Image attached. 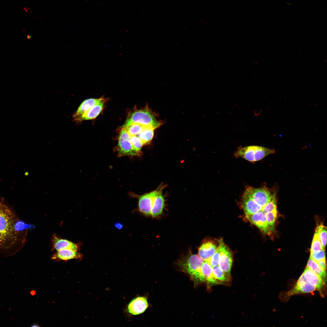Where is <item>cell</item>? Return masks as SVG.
<instances>
[{
	"mask_svg": "<svg viewBox=\"0 0 327 327\" xmlns=\"http://www.w3.org/2000/svg\"><path fill=\"white\" fill-rule=\"evenodd\" d=\"M164 187L160 186L155 190L139 197L138 209L141 213L146 215H150L154 200L157 195L162 192Z\"/></svg>",
	"mask_w": 327,
	"mask_h": 327,
	"instance_id": "6",
	"label": "cell"
},
{
	"mask_svg": "<svg viewBox=\"0 0 327 327\" xmlns=\"http://www.w3.org/2000/svg\"><path fill=\"white\" fill-rule=\"evenodd\" d=\"M104 100L103 97H101L89 98L84 100L74 114L73 116L74 120L76 121L79 117L91 107Z\"/></svg>",
	"mask_w": 327,
	"mask_h": 327,
	"instance_id": "14",
	"label": "cell"
},
{
	"mask_svg": "<svg viewBox=\"0 0 327 327\" xmlns=\"http://www.w3.org/2000/svg\"><path fill=\"white\" fill-rule=\"evenodd\" d=\"M275 152L274 150L266 147L250 146L239 148L234 155L236 157H241L250 162H254L260 160Z\"/></svg>",
	"mask_w": 327,
	"mask_h": 327,
	"instance_id": "4",
	"label": "cell"
},
{
	"mask_svg": "<svg viewBox=\"0 0 327 327\" xmlns=\"http://www.w3.org/2000/svg\"><path fill=\"white\" fill-rule=\"evenodd\" d=\"M306 267L317 274L321 278L324 285H325L326 281V270L323 269L310 256L308 261Z\"/></svg>",
	"mask_w": 327,
	"mask_h": 327,
	"instance_id": "21",
	"label": "cell"
},
{
	"mask_svg": "<svg viewBox=\"0 0 327 327\" xmlns=\"http://www.w3.org/2000/svg\"><path fill=\"white\" fill-rule=\"evenodd\" d=\"M316 290L315 288L306 281L303 273L300 276L295 285L286 293L287 296L297 294L309 293Z\"/></svg>",
	"mask_w": 327,
	"mask_h": 327,
	"instance_id": "11",
	"label": "cell"
},
{
	"mask_svg": "<svg viewBox=\"0 0 327 327\" xmlns=\"http://www.w3.org/2000/svg\"><path fill=\"white\" fill-rule=\"evenodd\" d=\"M201 269L205 281L208 284L215 285L221 283L216 278L213 272L212 267L206 262L203 261Z\"/></svg>",
	"mask_w": 327,
	"mask_h": 327,
	"instance_id": "19",
	"label": "cell"
},
{
	"mask_svg": "<svg viewBox=\"0 0 327 327\" xmlns=\"http://www.w3.org/2000/svg\"><path fill=\"white\" fill-rule=\"evenodd\" d=\"M242 206L246 215L255 213L262 210L263 208L256 203L245 191L242 196Z\"/></svg>",
	"mask_w": 327,
	"mask_h": 327,
	"instance_id": "13",
	"label": "cell"
},
{
	"mask_svg": "<svg viewBox=\"0 0 327 327\" xmlns=\"http://www.w3.org/2000/svg\"><path fill=\"white\" fill-rule=\"evenodd\" d=\"M148 306L147 299L144 296H138L129 303L127 311L130 315H136L144 312Z\"/></svg>",
	"mask_w": 327,
	"mask_h": 327,
	"instance_id": "10",
	"label": "cell"
},
{
	"mask_svg": "<svg viewBox=\"0 0 327 327\" xmlns=\"http://www.w3.org/2000/svg\"><path fill=\"white\" fill-rule=\"evenodd\" d=\"M277 209L276 195L275 193L272 194L269 201L263 207L262 211L266 214Z\"/></svg>",
	"mask_w": 327,
	"mask_h": 327,
	"instance_id": "26",
	"label": "cell"
},
{
	"mask_svg": "<svg viewBox=\"0 0 327 327\" xmlns=\"http://www.w3.org/2000/svg\"><path fill=\"white\" fill-rule=\"evenodd\" d=\"M105 100L93 106L79 117L76 122H80L84 120H92L95 118L102 111Z\"/></svg>",
	"mask_w": 327,
	"mask_h": 327,
	"instance_id": "16",
	"label": "cell"
},
{
	"mask_svg": "<svg viewBox=\"0 0 327 327\" xmlns=\"http://www.w3.org/2000/svg\"><path fill=\"white\" fill-rule=\"evenodd\" d=\"M130 140L135 149L141 153L140 150L144 145L140 139L136 136H130Z\"/></svg>",
	"mask_w": 327,
	"mask_h": 327,
	"instance_id": "30",
	"label": "cell"
},
{
	"mask_svg": "<svg viewBox=\"0 0 327 327\" xmlns=\"http://www.w3.org/2000/svg\"><path fill=\"white\" fill-rule=\"evenodd\" d=\"M165 205V200L162 192L157 195L153 201L150 215L153 217H157L162 213Z\"/></svg>",
	"mask_w": 327,
	"mask_h": 327,
	"instance_id": "20",
	"label": "cell"
},
{
	"mask_svg": "<svg viewBox=\"0 0 327 327\" xmlns=\"http://www.w3.org/2000/svg\"><path fill=\"white\" fill-rule=\"evenodd\" d=\"M323 249L317 231L316 230L313 239L311 253H317Z\"/></svg>",
	"mask_w": 327,
	"mask_h": 327,
	"instance_id": "28",
	"label": "cell"
},
{
	"mask_svg": "<svg viewBox=\"0 0 327 327\" xmlns=\"http://www.w3.org/2000/svg\"><path fill=\"white\" fill-rule=\"evenodd\" d=\"M217 248L216 245L212 242H204L199 249L198 255L205 261L214 254Z\"/></svg>",
	"mask_w": 327,
	"mask_h": 327,
	"instance_id": "17",
	"label": "cell"
},
{
	"mask_svg": "<svg viewBox=\"0 0 327 327\" xmlns=\"http://www.w3.org/2000/svg\"><path fill=\"white\" fill-rule=\"evenodd\" d=\"M83 257V255L77 251L66 249L58 250L51 256V259L55 261H67L74 259L80 260Z\"/></svg>",
	"mask_w": 327,
	"mask_h": 327,
	"instance_id": "12",
	"label": "cell"
},
{
	"mask_svg": "<svg viewBox=\"0 0 327 327\" xmlns=\"http://www.w3.org/2000/svg\"><path fill=\"white\" fill-rule=\"evenodd\" d=\"M119 230L121 229L123 227V225L120 223H117L114 225Z\"/></svg>",
	"mask_w": 327,
	"mask_h": 327,
	"instance_id": "34",
	"label": "cell"
},
{
	"mask_svg": "<svg viewBox=\"0 0 327 327\" xmlns=\"http://www.w3.org/2000/svg\"><path fill=\"white\" fill-rule=\"evenodd\" d=\"M31 294L32 295H34L35 294V292L34 290H32L30 292Z\"/></svg>",
	"mask_w": 327,
	"mask_h": 327,
	"instance_id": "36",
	"label": "cell"
},
{
	"mask_svg": "<svg viewBox=\"0 0 327 327\" xmlns=\"http://www.w3.org/2000/svg\"><path fill=\"white\" fill-rule=\"evenodd\" d=\"M223 242V240L221 239L218 240L219 245L216 252L212 256L204 261L208 263L212 267L219 265Z\"/></svg>",
	"mask_w": 327,
	"mask_h": 327,
	"instance_id": "23",
	"label": "cell"
},
{
	"mask_svg": "<svg viewBox=\"0 0 327 327\" xmlns=\"http://www.w3.org/2000/svg\"><path fill=\"white\" fill-rule=\"evenodd\" d=\"M258 205L263 208L270 200L272 194L265 187L255 188L248 187L245 191Z\"/></svg>",
	"mask_w": 327,
	"mask_h": 327,
	"instance_id": "7",
	"label": "cell"
},
{
	"mask_svg": "<svg viewBox=\"0 0 327 327\" xmlns=\"http://www.w3.org/2000/svg\"><path fill=\"white\" fill-rule=\"evenodd\" d=\"M310 256L315 261L325 259L324 249H322L317 253H311Z\"/></svg>",
	"mask_w": 327,
	"mask_h": 327,
	"instance_id": "31",
	"label": "cell"
},
{
	"mask_svg": "<svg viewBox=\"0 0 327 327\" xmlns=\"http://www.w3.org/2000/svg\"><path fill=\"white\" fill-rule=\"evenodd\" d=\"M246 217L264 233L268 235L271 234L273 231L268 223L265 213L262 210L254 214H246Z\"/></svg>",
	"mask_w": 327,
	"mask_h": 327,
	"instance_id": "8",
	"label": "cell"
},
{
	"mask_svg": "<svg viewBox=\"0 0 327 327\" xmlns=\"http://www.w3.org/2000/svg\"><path fill=\"white\" fill-rule=\"evenodd\" d=\"M15 218L7 206L0 203V247H3L12 240L17 233L15 228Z\"/></svg>",
	"mask_w": 327,
	"mask_h": 327,
	"instance_id": "1",
	"label": "cell"
},
{
	"mask_svg": "<svg viewBox=\"0 0 327 327\" xmlns=\"http://www.w3.org/2000/svg\"><path fill=\"white\" fill-rule=\"evenodd\" d=\"M146 126L141 124L133 123L125 127L130 136H136L140 133Z\"/></svg>",
	"mask_w": 327,
	"mask_h": 327,
	"instance_id": "24",
	"label": "cell"
},
{
	"mask_svg": "<svg viewBox=\"0 0 327 327\" xmlns=\"http://www.w3.org/2000/svg\"><path fill=\"white\" fill-rule=\"evenodd\" d=\"M316 262L324 270H326V263L325 259H324Z\"/></svg>",
	"mask_w": 327,
	"mask_h": 327,
	"instance_id": "33",
	"label": "cell"
},
{
	"mask_svg": "<svg viewBox=\"0 0 327 327\" xmlns=\"http://www.w3.org/2000/svg\"><path fill=\"white\" fill-rule=\"evenodd\" d=\"M277 209L266 214L268 223L272 231L274 230V226L277 216Z\"/></svg>",
	"mask_w": 327,
	"mask_h": 327,
	"instance_id": "29",
	"label": "cell"
},
{
	"mask_svg": "<svg viewBox=\"0 0 327 327\" xmlns=\"http://www.w3.org/2000/svg\"><path fill=\"white\" fill-rule=\"evenodd\" d=\"M34 227V226L33 225L26 224L21 221L16 223L15 226V229L17 232L18 231L22 230L25 229L32 228Z\"/></svg>",
	"mask_w": 327,
	"mask_h": 327,
	"instance_id": "32",
	"label": "cell"
},
{
	"mask_svg": "<svg viewBox=\"0 0 327 327\" xmlns=\"http://www.w3.org/2000/svg\"><path fill=\"white\" fill-rule=\"evenodd\" d=\"M153 127L146 126L143 130L136 136L139 138L144 145L149 144L152 140L154 135V130Z\"/></svg>",
	"mask_w": 327,
	"mask_h": 327,
	"instance_id": "22",
	"label": "cell"
},
{
	"mask_svg": "<svg viewBox=\"0 0 327 327\" xmlns=\"http://www.w3.org/2000/svg\"><path fill=\"white\" fill-rule=\"evenodd\" d=\"M304 277L307 282L314 286L316 290L321 291L324 285L320 277L313 271L306 267L303 272Z\"/></svg>",
	"mask_w": 327,
	"mask_h": 327,
	"instance_id": "15",
	"label": "cell"
},
{
	"mask_svg": "<svg viewBox=\"0 0 327 327\" xmlns=\"http://www.w3.org/2000/svg\"><path fill=\"white\" fill-rule=\"evenodd\" d=\"M203 260L197 255L191 254L179 262L181 269L188 274L196 284L205 282L201 267Z\"/></svg>",
	"mask_w": 327,
	"mask_h": 327,
	"instance_id": "2",
	"label": "cell"
},
{
	"mask_svg": "<svg viewBox=\"0 0 327 327\" xmlns=\"http://www.w3.org/2000/svg\"><path fill=\"white\" fill-rule=\"evenodd\" d=\"M212 270L214 276L219 281L227 282L230 280L219 266L212 267Z\"/></svg>",
	"mask_w": 327,
	"mask_h": 327,
	"instance_id": "27",
	"label": "cell"
},
{
	"mask_svg": "<svg viewBox=\"0 0 327 327\" xmlns=\"http://www.w3.org/2000/svg\"><path fill=\"white\" fill-rule=\"evenodd\" d=\"M31 326L32 327H37L39 326V325H38V324L34 323V324H33Z\"/></svg>",
	"mask_w": 327,
	"mask_h": 327,
	"instance_id": "35",
	"label": "cell"
},
{
	"mask_svg": "<svg viewBox=\"0 0 327 327\" xmlns=\"http://www.w3.org/2000/svg\"><path fill=\"white\" fill-rule=\"evenodd\" d=\"M130 135L125 128H122L118 137L117 150L119 157L134 156L140 155L132 145Z\"/></svg>",
	"mask_w": 327,
	"mask_h": 327,
	"instance_id": "5",
	"label": "cell"
},
{
	"mask_svg": "<svg viewBox=\"0 0 327 327\" xmlns=\"http://www.w3.org/2000/svg\"><path fill=\"white\" fill-rule=\"evenodd\" d=\"M133 123L151 127L155 129L161 125V123L156 119L153 112L148 108H146L132 111L128 116L122 128L126 127Z\"/></svg>",
	"mask_w": 327,
	"mask_h": 327,
	"instance_id": "3",
	"label": "cell"
},
{
	"mask_svg": "<svg viewBox=\"0 0 327 327\" xmlns=\"http://www.w3.org/2000/svg\"><path fill=\"white\" fill-rule=\"evenodd\" d=\"M316 230L318 232L322 249H324L327 242L326 227L321 224L317 226Z\"/></svg>",
	"mask_w": 327,
	"mask_h": 327,
	"instance_id": "25",
	"label": "cell"
},
{
	"mask_svg": "<svg viewBox=\"0 0 327 327\" xmlns=\"http://www.w3.org/2000/svg\"><path fill=\"white\" fill-rule=\"evenodd\" d=\"M232 263V253L223 241L218 265L230 279H231L230 272Z\"/></svg>",
	"mask_w": 327,
	"mask_h": 327,
	"instance_id": "9",
	"label": "cell"
},
{
	"mask_svg": "<svg viewBox=\"0 0 327 327\" xmlns=\"http://www.w3.org/2000/svg\"><path fill=\"white\" fill-rule=\"evenodd\" d=\"M53 247L57 251L64 249H69L77 251L78 245L65 239L54 236L52 239Z\"/></svg>",
	"mask_w": 327,
	"mask_h": 327,
	"instance_id": "18",
	"label": "cell"
}]
</instances>
